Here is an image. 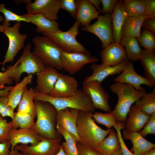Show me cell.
<instances>
[{"label": "cell", "mask_w": 155, "mask_h": 155, "mask_svg": "<svg viewBox=\"0 0 155 155\" xmlns=\"http://www.w3.org/2000/svg\"><path fill=\"white\" fill-rule=\"evenodd\" d=\"M110 88L118 97L115 108L110 113L114 116L117 122L124 123L133 104L147 92L146 90H137L129 84L119 82H115Z\"/></svg>", "instance_id": "1"}, {"label": "cell", "mask_w": 155, "mask_h": 155, "mask_svg": "<svg viewBox=\"0 0 155 155\" xmlns=\"http://www.w3.org/2000/svg\"><path fill=\"white\" fill-rule=\"evenodd\" d=\"M36 120L33 129L41 137L50 139L61 138L56 129L58 111L48 102L34 100Z\"/></svg>", "instance_id": "2"}, {"label": "cell", "mask_w": 155, "mask_h": 155, "mask_svg": "<svg viewBox=\"0 0 155 155\" xmlns=\"http://www.w3.org/2000/svg\"><path fill=\"white\" fill-rule=\"evenodd\" d=\"M93 114L80 111L77 126L80 142L85 146L94 149L108 135L111 129L105 130L98 126L92 118Z\"/></svg>", "instance_id": "3"}, {"label": "cell", "mask_w": 155, "mask_h": 155, "mask_svg": "<svg viewBox=\"0 0 155 155\" xmlns=\"http://www.w3.org/2000/svg\"><path fill=\"white\" fill-rule=\"evenodd\" d=\"M34 100L48 102L58 111L66 108L75 109L92 113L95 111L90 98L81 89H78L74 96L66 98L53 97L49 95L41 93L34 90Z\"/></svg>", "instance_id": "4"}, {"label": "cell", "mask_w": 155, "mask_h": 155, "mask_svg": "<svg viewBox=\"0 0 155 155\" xmlns=\"http://www.w3.org/2000/svg\"><path fill=\"white\" fill-rule=\"evenodd\" d=\"M32 45L28 43L23 53L15 63L7 67L5 72L7 75L16 83L18 82L22 74H37L46 66L31 51Z\"/></svg>", "instance_id": "5"}, {"label": "cell", "mask_w": 155, "mask_h": 155, "mask_svg": "<svg viewBox=\"0 0 155 155\" xmlns=\"http://www.w3.org/2000/svg\"><path fill=\"white\" fill-rule=\"evenodd\" d=\"M34 45L33 53L46 66L57 70L62 69L61 55L63 50L48 37L36 36L32 39Z\"/></svg>", "instance_id": "6"}, {"label": "cell", "mask_w": 155, "mask_h": 155, "mask_svg": "<svg viewBox=\"0 0 155 155\" xmlns=\"http://www.w3.org/2000/svg\"><path fill=\"white\" fill-rule=\"evenodd\" d=\"M80 23L77 20L68 30L42 34L49 38L63 51L67 52H80L91 55L86 49L76 39L79 33Z\"/></svg>", "instance_id": "7"}, {"label": "cell", "mask_w": 155, "mask_h": 155, "mask_svg": "<svg viewBox=\"0 0 155 155\" xmlns=\"http://www.w3.org/2000/svg\"><path fill=\"white\" fill-rule=\"evenodd\" d=\"M21 25L20 22H17L12 26H7L3 32L8 38L9 45L4 60L1 63L3 70L5 69V64L9 62L12 63L16 55L24 47L28 36L19 32Z\"/></svg>", "instance_id": "8"}, {"label": "cell", "mask_w": 155, "mask_h": 155, "mask_svg": "<svg viewBox=\"0 0 155 155\" xmlns=\"http://www.w3.org/2000/svg\"><path fill=\"white\" fill-rule=\"evenodd\" d=\"M97 21L91 25L84 26L81 30L94 34L100 40L102 46L105 49L108 44L114 42L111 21V14L99 15Z\"/></svg>", "instance_id": "9"}, {"label": "cell", "mask_w": 155, "mask_h": 155, "mask_svg": "<svg viewBox=\"0 0 155 155\" xmlns=\"http://www.w3.org/2000/svg\"><path fill=\"white\" fill-rule=\"evenodd\" d=\"M62 69L71 75L80 71L85 65L94 63L98 59L96 57L80 52H67L63 51L61 55Z\"/></svg>", "instance_id": "10"}, {"label": "cell", "mask_w": 155, "mask_h": 155, "mask_svg": "<svg viewBox=\"0 0 155 155\" xmlns=\"http://www.w3.org/2000/svg\"><path fill=\"white\" fill-rule=\"evenodd\" d=\"M61 138L50 139L41 137V140L34 145L20 144L14 148L23 154L30 155H55L60 150Z\"/></svg>", "instance_id": "11"}, {"label": "cell", "mask_w": 155, "mask_h": 155, "mask_svg": "<svg viewBox=\"0 0 155 155\" xmlns=\"http://www.w3.org/2000/svg\"><path fill=\"white\" fill-rule=\"evenodd\" d=\"M82 90L90 97L94 109H99L110 113L109 95L102 87L101 83L96 81L83 83Z\"/></svg>", "instance_id": "12"}, {"label": "cell", "mask_w": 155, "mask_h": 155, "mask_svg": "<svg viewBox=\"0 0 155 155\" xmlns=\"http://www.w3.org/2000/svg\"><path fill=\"white\" fill-rule=\"evenodd\" d=\"M28 14L40 13L47 19L56 20L58 19L57 13L60 9V0H31L26 3Z\"/></svg>", "instance_id": "13"}, {"label": "cell", "mask_w": 155, "mask_h": 155, "mask_svg": "<svg viewBox=\"0 0 155 155\" xmlns=\"http://www.w3.org/2000/svg\"><path fill=\"white\" fill-rule=\"evenodd\" d=\"M115 82L129 84L137 90L143 91L145 89L141 86L142 84L153 88L154 87L150 82L145 77L138 74L135 71L133 62L128 61L121 73L113 79Z\"/></svg>", "instance_id": "14"}, {"label": "cell", "mask_w": 155, "mask_h": 155, "mask_svg": "<svg viewBox=\"0 0 155 155\" xmlns=\"http://www.w3.org/2000/svg\"><path fill=\"white\" fill-rule=\"evenodd\" d=\"M78 86V82L74 77L59 73L53 89L49 95L58 98L71 97L75 95Z\"/></svg>", "instance_id": "15"}, {"label": "cell", "mask_w": 155, "mask_h": 155, "mask_svg": "<svg viewBox=\"0 0 155 155\" xmlns=\"http://www.w3.org/2000/svg\"><path fill=\"white\" fill-rule=\"evenodd\" d=\"M8 135L11 144V153L19 144L34 145L41 140V137L33 129L12 128L9 131Z\"/></svg>", "instance_id": "16"}, {"label": "cell", "mask_w": 155, "mask_h": 155, "mask_svg": "<svg viewBox=\"0 0 155 155\" xmlns=\"http://www.w3.org/2000/svg\"><path fill=\"white\" fill-rule=\"evenodd\" d=\"M128 61L125 60L121 63L115 66L107 65L102 63L100 64L94 63H92L90 68L93 71L92 73L87 76L83 82L96 81L101 83L108 76L121 73Z\"/></svg>", "instance_id": "17"}, {"label": "cell", "mask_w": 155, "mask_h": 155, "mask_svg": "<svg viewBox=\"0 0 155 155\" xmlns=\"http://www.w3.org/2000/svg\"><path fill=\"white\" fill-rule=\"evenodd\" d=\"M59 74L56 69L46 66L37 74L36 87L34 89L41 93L49 95L53 89Z\"/></svg>", "instance_id": "18"}, {"label": "cell", "mask_w": 155, "mask_h": 155, "mask_svg": "<svg viewBox=\"0 0 155 155\" xmlns=\"http://www.w3.org/2000/svg\"><path fill=\"white\" fill-rule=\"evenodd\" d=\"M100 55L102 63L110 66L117 65L127 60L124 47L115 42L108 44Z\"/></svg>", "instance_id": "19"}, {"label": "cell", "mask_w": 155, "mask_h": 155, "mask_svg": "<svg viewBox=\"0 0 155 155\" xmlns=\"http://www.w3.org/2000/svg\"><path fill=\"white\" fill-rule=\"evenodd\" d=\"M80 111L75 109L66 108L58 111L57 124L74 135L78 142H80L78 135L77 123Z\"/></svg>", "instance_id": "20"}, {"label": "cell", "mask_w": 155, "mask_h": 155, "mask_svg": "<svg viewBox=\"0 0 155 155\" xmlns=\"http://www.w3.org/2000/svg\"><path fill=\"white\" fill-rule=\"evenodd\" d=\"M123 138L131 141L132 147L130 150L134 155H147L155 144L149 141L141 136L138 132H129L125 129H123Z\"/></svg>", "instance_id": "21"}, {"label": "cell", "mask_w": 155, "mask_h": 155, "mask_svg": "<svg viewBox=\"0 0 155 155\" xmlns=\"http://www.w3.org/2000/svg\"><path fill=\"white\" fill-rule=\"evenodd\" d=\"M76 5L75 18L81 26L89 25L91 21L97 18L100 13L89 0H75Z\"/></svg>", "instance_id": "22"}, {"label": "cell", "mask_w": 155, "mask_h": 155, "mask_svg": "<svg viewBox=\"0 0 155 155\" xmlns=\"http://www.w3.org/2000/svg\"><path fill=\"white\" fill-rule=\"evenodd\" d=\"M150 116L134 105H132L124 123L125 129L128 131L139 132L143 128Z\"/></svg>", "instance_id": "23"}, {"label": "cell", "mask_w": 155, "mask_h": 155, "mask_svg": "<svg viewBox=\"0 0 155 155\" xmlns=\"http://www.w3.org/2000/svg\"><path fill=\"white\" fill-rule=\"evenodd\" d=\"M128 16L124 9L123 1L117 0L111 14V21L114 42L119 44L122 37V30Z\"/></svg>", "instance_id": "24"}, {"label": "cell", "mask_w": 155, "mask_h": 155, "mask_svg": "<svg viewBox=\"0 0 155 155\" xmlns=\"http://www.w3.org/2000/svg\"><path fill=\"white\" fill-rule=\"evenodd\" d=\"M22 15L28 20L29 22L32 23L36 26L35 31L38 32L43 34L61 30L57 22L47 19L41 13L25 14Z\"/></svg>", "instance_id": "25"}, {"label": "cell", "mask_w": 155, "mask_h": 155, "mask_svg": "<svg viewBox=\"0 0 155 155\" xmlns=\"http://www.w3.org/2000/svg\"><path fill=\"white\" fill-rule=\"evenodd\" d=\"M144 69L146 78L155 86V50L144 49L142 50L139 59Z\"/></svg>", "instance_id": "26"}, {"label": "cell", "mask_w": 155, "mask_h": 155, "mask_svg": "<svg viewBox=\"0 0 155 155\" xmlns=\"http://www.w3.org/2000/svg\"><path fill=\"white\" fill-rule=\"evenodd\" d=\"M95 148L101 155H110L120 148V141L116 131L114 129Z\"/></svg>", "instance_id": "27"}, {"label": "cell", "mask_w": 155, "mask_h": 155, "mask_svg": "<svg viewBox=\"0 0 155 155\" xmlns=\"http://www.w3.org/2000/svg\"><path fill=\"white\" fill-rule=\"evenodd\" d=\"M35 93L34 89L31 88H25L22 97L18 105L16 112L20 115L29 114L35 117L36 109L34 102Z\"/></svg>", "instance_id": "28"}, {"label": "cell", "mask_w": 155, "mask_h": 155, "mask_svg": "<svg viewBox=\"0 0 155 155\" xmlns=\"http://www.w3.org/2000/svg\"><path fill=\"white\" fill-rule=\"evenodd\" d=\"M148 17L145 14L138 16H128L122 30V37L131 36L137 38L140 35L144 19Z\"/></svg>", "instance_id": "29"}, {"label": "cell", "mask_w": 155, "mask_h": 155, "mask_svg": "<svg viewBox=\"0 0 155 155\" xmlns=\"http://www.w3.org/2000/svg\"><path fill=\"white\" fill-rule=\"evenodd\" d=\"M119 44L125 47L126 57L128 60L135 62L139 59L143 50L140 47L137 38L123 36Z\"/></svg>", "instance_id": "30"}, {"label": "cell", "mask_w": 155, "mask_h": 155, "mask_svg": "<svg viewBox=\"0 0 155 155\" xmlns=\"http://www.w3.org/2000/svg\"><path fill=\"white\" fill-rule=\"evenodd\" d=\"M32 79V74H28L20 82L13 86L7 97L9 104L13 110L19 103L27 85L31 83Z\"/></svg>", "instance_id": "31"}, {"label": "cell", "mask_w": 155, "mask_h": 155, "mask_svg": "<svg viewBox=\"0 0 155 155\" xmlns=\"http://www.w3.org/2000/svg\"><path fill=\"white\" fill-rule=\"evenodd\" d=\"M57 131L64 138L65 141L62 143L63 149L67 155H79L77 147V140L73 134L56 124Z\"/></svg>", "instance_id": "32"}, {"label": "cell", "mask_w": 155, "mask_h": 155, "mask_svg": "<svg viewBox=\"0 0 155 155\" xmlns=\"http://www.w3.org/2000/svg\"><path fill=\"white\" fill-rule=\"evenodd\" d=\"M134 105L150 115L155 113V89L145 94Z\"/></svg>", "instance_id": "33"}, {"label": "cell", "mask_w": 155, "mask_h": 155, "mask_svg": "<svg viewBox=\"0 0 155 155\" xmlns=\"http://www.w3.org/2000/svg\"><path fill=\"white\" fill-rule=\"evenodd\" d=\"M124 7L128 16H138L144 14L145 0H124Z\"/></svg>", "instance_id": "34"}, {"label": "cell", "mask_w": 155, "mask_h": 155, "mask_svg": "<svg viewBox=\"0 0 155 155\" xmlns=\"http://www.w3.org/2000/svg\"><path fill=\"white\" fill-rule=\"evenodd\" d=\"M35 117L29 114L20 115L15 113L14 118L12 120L13 128L33 129L35 124Z\"/></svg>", "instance_id": "35"}, {"label": "cell", "mask_w": 155, "mask_h": 155, "mask_svg": "<svg viewBox=\"0 0 155 155\" xmlns=\"http://www.w3.org/2000/svg\"><path fill=\"white\" fill-rule=\"evenodd\" d=\"M137 39L138 42L144 49L155 50V33L143 29Z\"/></svg>", "instance_id": "36"}, {"label": "cell", "mask_w": 155, "mask_h": 155, "mask_svg": "<svg viewBox=\"0 0 155 155\" xmlns=\"http://www.w3.org/2000/svg\"><path fill=\"white\" fill-rule=\"evenodd\" d=\"M92 117L95 121L104 125L108 129H111L117 123L115 118L110 112L102 113L96 112L93 114Z\"/></svg>", "instance_id": "37"}, {"label": "cell", "mask_w": 155, "mask_h": 155, "mask_svg": "<svg viewBox=\"0 0 155 155\" xmlns=\"http://www.w3.org/2000/svg\"><path fill=\"white\" fill-rule=\"evenodd\" d=\"M0 12L2 13L5 17V20L3 22L8 24L10 21H16L17 22L21 21L29 23L28 20L23 15L17 14L11 10L7 9L4 4H0Z\"/></svg>", "instance_id": "38"}, {"label": "cell", "mask_w": 155, "mask_h": 155, "mask_svg": "<svg viewBox=\"0 0 155 155\" xmlns=\"http://www.w3.org/2000/svg\"><path fill=\"white\" fill-rule=\"evenodd\" d=\"M13 128L12 122H7L0 114V143L9 140L8 133Z\"/></svg>", "instance_id": "39"}, {"label": "cell", "mask_w": 155, "mask_h": 155, "mask_svg": "<svg viewBox=\"0 0 155 155\" xmlns=\"http://www.w3.org/2000/svg\"><path fill=\"white\" fill-rule=\"evenodd\" d=\"M117 133L119 138L120 149L123 155H134L127 148L123 138L121 131L125 129L124 123L117 122L113 126Z\"/></svg>", "instance_id": "40"}, {"label": "cell", "mask_w": 155, "mask_h": 155, "mask_svg": "<svg viewBox=\"0 0 155 155\" xmlns=\"http://www.w3.org/2000/svg\"><path fill=\"white\" fill-rule=\"evenodd\" d=\"M9 105L8 97H0V114L3 117L8 116L12 120L14 118L15 113Z\"/></svg>", "instance_id": "41"}, {"label": "cell", "mask_w": 155, "mask_h": 155, "mask_svg": "<svg viewBox=\"0 0 155 155\" xmlns=\"http://www.w3.org/2000/svg\"><path fill=\"white\" fill-rule=\"evenodd\" d=\"M139 133L144 137L149 134H155V113L150 115L147 122Z\"/></svg>", "instance_id": "42"}, {"label": "cell", "mask_w": 155, "mask_h": 155, "mask_svg": "<svg viewBox=\"0 0 155 155\" xmlns=\"http://www.w3.org/2000/svg\"><path fill=\"white\" fill-rule=\"evenodd\" d=\"M60 8L66 10L72 17L75 18L76 5L75 0H60Z\"/></svg>", "instance_id": "43"}, {"label": "cell", "mask_w": 155, "mask_h": 155, "mask_svg": "<svg viewBox=\"0 0 155 155\" xmlns=\"http://www.w3.org/2000/svg\"><path fill=\"white\" fill-rule=\"evenodd\" d=\"M117 0H100L102 4V13L103 14H112L116 6Z\"/></svg>", "instance_id": "44"}, {"label": "cell", "mask_w": 155, "mask_h": 155, "mask_svg": "<svg viewBox=\"0 0 155 155\" xmlns=\"http://www.w3.org/2000/svg\"><path fill=\"white\" fill-rule=\"evenodd\" d=\"M77 147L79 155H101L94 149L85 146L80 142H77Z\"/></svg>", "instance_id": "45"}, {"label": "cell", "mask_w": 155, "mask_h": 155, "mask_svg": "<svg viewBox=\"0 0 155 155\" xmlns=\"http://www.w3.org/2000/svg\"><path fill=\"white\" fill-rule=\"evenodd\" d=\"M144 14L149 17L155 19V0H145Z\"/></svg>", "instance_id": "46"}, {"label": "cell", "mask_w": 155, "mask_h": 155, "mask_svg": "<svg viewBox=\"0 0 155 155\" xmlns=\"http://www.w3.org/2000/svg\"><path fill=\"white\" fill-rule=\"evenodd\" d=\"M142 27L143 29L155 33V19L147 17L144 20Z\"/></svg>", "instance_id": "47"}, {"label": "cell", "mask_w": 155, "mask_h": 155, "mask_svg": "<svg viewBox=\"0 0 155 155\" xmlns=\"http://www.w3.org/2000/svg\"><path fill=\"white\" fill-rule=\"evenodd\" d=\"M13 81L7 75L5 72L0 71V90L3 89L5 87V84L11 85Z\"/></svg>", "instance_id": "48"}, {"label": "cell", "mask_w": 155, "mask_h": 155, "mask_svg": "<svg viewBox=\"0 0 155 155\" xmlns=\"http://www.w3.org/2000/svg\"><path fill=\"white\" fill-rule=\"evenodd\" d=\"M11 144L9 140L0 143V155H10Z\"/></svg>", "instance_id": "49"}, {"label": "cell", "mask_w": 155, "mask_h": 155, "mask_svg": "<svg viewBox=\"0 0 155 155\" xmlns=\"http://www.w3.org/2000/svg\"><path fill=\"white\" fill-rule=\"evenodd\" d=\"M12 87V86H5L3 89L0 90V97H8L9 92Z\"/></svg>", "instance_id": "50"}, {"label": "cell", "mask_w": 155, "mask_h": 155, "mask_svg": "<svg viewBox=\"0 0 155 155\" xmlns=\"http://www.w3.org/2000/svg\"><path fill=\"white\" fill-rule=\"evenodd\" d=\"M89 1L99 13L101 12L102 8L100 6L101 3L100 0H89Z\"/></svg>", "instance_id": "51"}, {"label": "cell", "mask_w": 155, "mask_h": 155, "mask_svg": "<svg viewBox=\"0 0 155 155\" xmlns=\"http://www.w3.org/2000/svg\"><path fill=\"white\" fill-rule=\"evenodd\" d=\"M10 25L11 24L9 22L8 24H5L3 22L2 24L0 25V32L3 33L6 28Z\"/></svg>", "instance_id": "52"}, {"label": "cell", "mask_w": 155, "mask_h": 155, "mask_svg": "<svg viewBox=\"0 0 155 155\" xmlns=\"http://www.w3.org/2000/svg\"><path fill=\"white\" fill-rule=\"evenodd\" d=\"M10 155H23V153L14 148L11 153Z\"/></svg>", "instance_id": "53"}, {"label": "cell", "mask_w": 155, "mask_h": 155, "mask_svg": "<svg viewBox=\"0 0 155 155\" xmlns=\"http://www.w3.org/2000/svg\"><path fill=\"white\" fill-rule=\"evenodd\" d=\"M55 155H67L63 149L62 146L59 151Z\"/></svg>", "instance_id": "54"}, {"label": "cell", "mask_w": 155, "mask_h": 155, "mask_svg": "<svg viewBox=\"0 0 155 155\" xmlns=\"http://www.w3.org/2000/svg\"><path fill=\"white\" fill-rule=\"evenodd\" d=\"M110 155H123L120 148Z\"/></svg>", "instance_id": "55"}, {"label": "cell", "mask_w": 155, "mask_h": 155, "mask_svg": "<svg viewBox=\"0 0 155 155\" xmlns=\"http://www.w3.org/2000/svg\"><path fill=\"white\" fill-rule=\"evenodd\" d=\"M147 155H155V148L152 149Z\"/></svg>", "instance_id": "56"}, {"label": "cell", "mask_w": 155, "mask_h": 155, "mask_svg": "<svg viewBox=\"0 0 155 155\" xmlns=\"http://www.w3.org/2000/svg\"><path fill=\"white\" fill-rule=\"evenodd\" d=\"M5 20V19L2 16H0V23L2 22H4Z\"/></svg>", "instance_id": "57"}, {"label": "cell", "mask_w": 155, "mask_h": 155, "mask_svg": "<svg viewBox=\"0 0 155 155\" xmlns=\"http://www.w3.org/2000/svg\"><path fill=\"white\" fill-rule=\"evenodd\" d=\"M23 154V155H29V154Z\"/></svg>", "instance_id": "58"}, {"label": "cell", "mask_w": 155, "mask_h": 155, "mask_svg": "<svg viewBox=\"0 0 155 155\" xmlns=\"http://www.w3.org/2000/svg\"><path fill=\"white\" fill-rule=\"evenodd\" d=\"M1 64V63L0 62V64Z\"/></svg>", "instance_id": "59"}]
</instances>
